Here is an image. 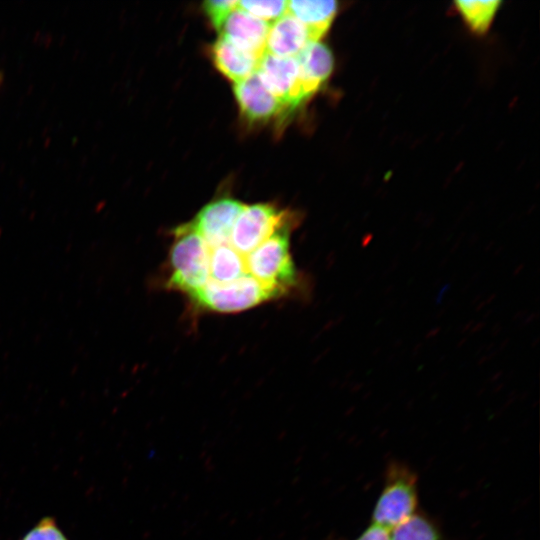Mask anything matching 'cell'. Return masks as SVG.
Instances as JSON below:
<instances>
[{
    "instance_id": "obj_4",
    "label": "cell",
    "mask_w": 540,
    "mask_h": 540,
    "mask_svg": "<svg viewBox=\"0 0 540 540\" xmlns=\"http://www.w3.org/2000/svg\"><path fill=\"white\" fill-rule=\"evenodd\" d=\"M291 217L269 203L245 205L234 223L230 245L245 258L276 231L292 226Z\"/></svg>"
},
{
    "instance_id": "obj_18",
    "label": "cell",
    "mask_w": 540,
    "mask_h": 540,
    "mask_svg": "<svg viewBox=\"0 0 540 540\" xmlns=\"http://www.w3.org/2000/svg\"><path fill=\"white\" fill-rule=\"evenodd\" d=\"M19 540H68L55 518L47 516L40 519Z\"/></svg>"
},
{
    "instance_id": "obj_9",
    "label": "cell",
    "mask_w": 540,
    "mask_h": 540,
    "mask_svg": "<svg viewBox=\"0 0 540 540\" xmlns=\"http://www.w3.org/2000/svg\"><path fill=\"white\" fill-rule=\"evenodd\" d=\"M270 24L236 8L222 25L220 37L260 59Z\"/></svg>"
},
{
    "instance_id": "obj_2",
    "label": "cell",
    "mask_w": 540,
    "mask_h": 540,
    "mask_svg": "<svg viewBox=\"0 0 540 540\" xmlns=\"http://www.w3.org/2000/svg\"><path fill=\"white\" fill-rule=\"evenodd\" d=\"M291 227L276 231L245 257L247 273L279 296L298 282L290 251Z\"/></svg>"
},
{
    "instance_id": "obj_20",
    "label": "cell",
    "mask_w": 540,
    "mask_h": 540,
    "mask_svg": "<svg viewBox=\"0 0 540 540\" xmlns=\"http://www.w3.org/2000/svg\"><path fill=\"white\" fill-rule=\"evenodd\" d=\"M391 530L372 523L357 540H391Z\"/></svg>"
},
{
    "instance_id": "obj_10",
    "label": "cell",
    "mask_w": 540,
    "mask_h": 540,
    "mask_svg": "<svg viewBox=\"0 0 540 540\" xmlns=\"http://www.w3.org/2000/svg\"><path fill=\"white\" fill-rule=\"evenodd\" d=\"M299 67L304 100L312 96L330 77L334 59L330 49L319 41L310 42L295 57Z\"/></svg>"
},
{
    "instance_id": "obj_14",
    "label": "cell",
    "mask_w": 540,
    "mask_h": 540,
    "mask_svg": "<svg viewBox=\"0 0 540 540\" xmlns=\"http://www.w3.org/2000/svg\"><path fill=\"white\" fill-rule=\"evenodd\" d=\"M246 274L245 258L230 243L209 249V280L227 283Z\"/></svg>"
},
{
    "instance_id": "obj_19",
    "label": "cell",
    "mask_w": 540,
    "mask_h": 540,
    "mask_svg": "<svg viewBox=\"0 0 540 540\" xmlns=\"http://www.w3.org/2000/svg\"><path fill=\"white\" fill-rule=\"evenodd\" d=\"M238 1L208 0L203 3V10L212 25L220 30L230 13L237 8Z\"/></svg>"
},
{
    "instance_id": "obj_5",
    "label": "cell",
    "mask_w": 540,
    "mask_h": 540,
    "mask_svg": "<svg viewBox=\"0 0 540 540\" xmlns=\"http://www.w3.org/2000/svg\"><path fill=\"white\" fill-rule=\"evenodd\" d=\"M416 505L414 474L404 467L393 466L374 508L373 523L392 530L414 514Z\"/></svg>"
},
{
    "instance_id": "obj_16",
    "label": "cell",
    "mask_w": 540,
    "mask_h": 540,
    "mask_svg": "<svg viewBox=\"0 0 540 540\" xmlns=\"http://www.w3.org/2000/svg\"><path fill=\"white\" fill-rule=\"evenodd\" d=\"M390 534L391 540H440L432 523L415 514L393 528Z\"/></svg>"
},
{
    "instance_id": "obj_17",
    "label": "cell",
    "mask_w": 540,
    "mask_h": 540,
    "mask_svg": "<svg viewBox=\"0 0 540 540\" xmlns=\"http://www.w3.org/2000/svg\"><path fill=\"white\" fill-rule=\"evenodd\" d=\"M287 7L288 1L285 0H242L237 5L238 9L268 23L285 15Z\"/></svg>"
},
{
    "instance_id": "obj_8",
    "label": "cell",
    "mask_w": 540,
    "mask_h": 540,
    "mask_svg": "<svg viewBox=\"0 0 540 540\" xmlns=\"http://www.w3.org/2000/svg\"><path fill=\"white\" fill-rule=\"evenodd\" d=\"M233 90L241 114L250 122L269 120L285 109L263 85L256 72L235 83Z\"/></svg>"
},
{
    "instance_id": "obj_1",
    "label": "cell",
    "mask_w": 540,
    "mask_h": 540,
    "mask_svg": "<svg viewBox=\"0 0 540 540\" xmlns=\"http://www.w3.org/2000/svg\"><path fill=\"white\" fill-rule=\"evenodd\" d=\"M174 236L168 285L192 297L209 280V248L191 223L178 226Z\"/></svg>"
},
{
    "instance_id": "obj_13",
    "label": "cell",
    "mask_w": 540,
    "mask_h": 540,
    "mask_svg": "<svg viewBox=\"0 0 540 540\" xmlns=\"http://www.w3.org/2000/svg\"><path fill=\"white\" fill-rule=\"evenodd\" d=\"M337 11L338 2L334 0H292L287 7V13L307 27L313 41H319L328 31Z\"/></svg>"
},
{
    "instance_id": "obj_15",
    "label": "cell",
    "mask_w": 540,
    "mask_h": 540,
    "mask_svg": "<svg viewBox=\"0 0 540 540\" xmlns=\"http://www.w3.org/2000/svg\"><path fill=\"white\" fill-rule=\"evenodd\" d=\"M501 1H456L455 6L469 28L478 34L485 33L496 15Z\"/></svg>"
},
{
    "instance_id": "obj_7",
    "label": "cell",
    "mask_w": 540,
    "mask_h": 540,
    "mask_svg": "<svg viewBox=\"0 0 540 540\" xmlns=\"http://www.w3.org/2000/svg\"><path fill=\"white\" fill-rule=\"evenodd\" d=\"M245 204L221 198L205 205L191 223L209 249L230 243L234 223Z\"/></svg>"
},
{
    "instance_id": "obj_3",
    "label": "cell",
    "mask_w": 540,
    "mask_h": 540,
    "mask_svg": "<svg viewBox=\"0 0 540 540\" xmlns=\"http://www.w3.org/2000/svg\"><path fill=\"white\" fill-rule=\"evenodd\" d=\"M277 297H279L277 293L246 274L227 283L208 280L206 285L191 298L198 306L209 311L234 313Z\"/></svg>"
},
{
    "instance_id": "obj_11",
    "label": "cell",
    "mask_w": 540,
    "mask_h": 540,
    "mask_svg": "<svg viewBox=\"0 0 540 540\" xmlns=\"http://www.w3.org/2000/svg\"><path fill=\"white\" fill-rule=\"evenodd\" d=\"M310 42L314 41L307 27L286 13L270 24L265 53L279 57H296Z\"/></svg>"
},
{
    "instance_id": "obj_12",
    "label": "cell",
    "mask_w": 540,
    "mask_h": 540,
    "mask_svg": "<svg viewBox=\"0 0 540 540\" xmlns=\"http://www.w3.org/2000/svg\"><path fill=\"white\" fill-rule=\"evenodd\" d=\"M211 56L215 67L235 83L255 73L260 60L223 37L213 43Z\"/></svg>"
},
{
    "instance_id": "obj_6",
    "label": "cell",
    "mask_w": 540,
    "mask_h": 540,
    "mask_svg": "<svg viewBox=\"0 0 540 540\" xmlns=\"http://www.w3.org/2000/svg\"><path fill=\"white\" fill-rule=\"evenodd\" d=\"M256 73L263 85L285 108L293 109L305 101L295 57H279L264 53L258 62Z\"/></svg>"
}]
</instances>
